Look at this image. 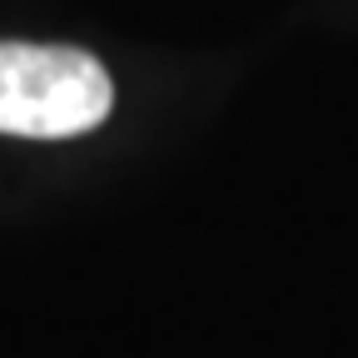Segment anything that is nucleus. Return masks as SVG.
<instances>
[{"mask_svg": "<svg viewBox=\"0 0 358 358\" xmlns=\"http://www.w3.org/2000/svg\"><path fill=\"white\" fill-rule=\"evenodd\" d=\"M115 85L95 55L75 45L0 40V134L70 140L105 124Z\"/></svg>", "mask_w": 358, "mask_h": 358, "instance_id": "1", "label": "nucleus"}]
</instances>
